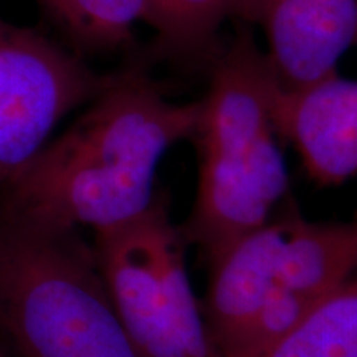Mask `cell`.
Masks as SVG:
<instances>
[{
    "instance_id": "obj_1",
    "label": "cell",
    "mask_w": 357,
    "mask_h": 357,
    "mask_svg": "<svg viewBox=\"0 0 357 357\" xmlns=\"http://www.w3.org/2000/svg\"><path fill=\"white\" fill-rule=\"evenodd\" d=\"M200 101L176 102L139 75L109 78L89 108L7 187L3 213L95 234L126 225L154 204L155 172L192 139Z\"/></svg>"
},
{
    "instance_id": "obj_2",
    "label": "cell",
    "mask_w": 357,
    "mask_h": 357,
    "mask_svg": "<svg viewBox=\"0 0 357 357\" xmlns=\"http://www.w3.org/2000/svg\"><path fill=\"white\" fill-rule=\"evenodd\" d=\"M0 337L17 357H142L75 229L0 215Z\"/></svg>"
},
{
    "instance_id": "obj_3",
    "label": "cell",
    "mask_w": 357,
    "mask_h": 357,
    "mask_svg": "<svg viewBox=\"0 0 357 357\" xmlns=\"http://www.w3.org/2000/svg\"><path fill=\"white\" fill-rule=\"evenodd\" d=\"M106 83L48 38L0 19V189L37 158L63 118Z\"/></svg>"
},
{
    "instance_id": "obj_4",
    "label": "cell",
    "mask_w": 357,
    "mask_h": 357,
    "mask_svg": "<svg viewBox=\"0 0 357 357\" xmlns=\"http://www.w3.org/2000/svg\"><path fill=\"white\" fill-rule=\"evenodd\" d=\"M197 151V194L178 231L212 268L231 245L271 220L288 190V171L276 132Z\"/></svg>"
},
{
    "instance_id": "obj_5",
    "label": "cell",
    "mask_w": 357,
    "mask_h": 357,
    "mask_svg": "<svg viewBox=\"0 0 357 357\" xmlns=\"http://www.w3.org/2000/svg\"><path fill=\"white\" fill-rule=\"evenodd\" d=\"M236 19L265 35L266 60L283 91L337 73L357 43V0H240Z\"/></svg>"
},
{
    "instance_id": "obj_6",
    "label": "cell",
    "mask_w": 357,
    "mask_h": 357,
    "mask_svg": "<svg viewBox=\"0 0 357 357\" xmlns=\"http://www.w3.org/2000/svg\"><path fill=\"white\" fill-rule=\"evenodd\" d=\"M151 208L126 225L98 231L93 250L111 301L141 356L189 357L153 265Z\"/></svg>"
},
{
    "instance_id": "obj_7",
    "label": "cell",
    "mask_w": 357,
    "mask_h": 357,
    "mask_svg": "<svg viewBox=\"0 0 357 357\" xmlns=\"http://www.w3.org/2000/svg\"><path fill=\"white\" fill-rule=\"evenodd\" d=\"M271 121L318 185H341L357 176V79L334 73L294 91L278 88Z\"/></svg>"
},
{
    "instance_id": "obj_8",
    "label": "cell",
    "mask_w": 357,
    "mask_h": 357,
    "mask_svg": "<svg viewBox=\"0 0 357 357\" xmlns=\"http://www.w3.org/2000/svg\"><path fill=\"white\" fill-rule=\"evenodd\" d=\"M289 215L270 220L231 245L211 270L205 324L222 357L235 354L276 283Z\"/></svg>"
},
{
    "instance_id": "obj_9",
    "label": "cell",
    "mask_w": 357,
    "mask_h": 357,
    "mask_svg": "<svg viewBox=\"0 0 357 357\" xmlns=\"http://www.w3.org/2000/svg\"><path fill=\"white\" fill-rule=\"evenodd\" d=\"M357 275V218L314 223L289 213L276 284L323 303Z\"/></svg>"
},
{
    "instance_id": "obj_10",
    "label": "cell",
    "mask_w": 357,
    "mask_h": 357,
    "mask_svg": "<svg viewBox=\"0 0 357 357\" xmlns=\"http://www.w3.org/2000/svg\"><path fill=\"white\" fill-rule=\"evenodd\" d=\"M263 357H357V281L326 298Z\"/></svg>"
},
{
    "instance_id": "obj_11",
    "label": "cell",
    "mask_w": 357,
    "mask_h": 357,
    "mask_svg": "<svg viewBox=\"0 0 357 357\" xmlns=\"http://www.w3.org/2000/svg\"><path fill=\"white\" fill-rule=\"evenodd\" d=\"M240 0H147L149 24L174 55H204L218 30L236 19Z\"/></svg>"
},
{
    "instance_id": "obj_12",
    "label": "cell",
    "mask_w": 357,
    "mask_h": 357,
    "mask_svg": "<svg viewBox=\"0 0 357 357\" xmlns=\"http://www.w3.org/2000/svg\"><path fill=\"white\" fill-rule=\"evenodd\" d=\"M83 43L113 48L128 42L137 22L149 20L147 0H42Z\"/></svg>"
},
{
    "instance_id": "obj_13",
    "label": "cell",
    "mask_w": 357,
    "mask_h": 357,
    "mask_svg": "<svg viewBox=\"0 0 357 357\" xmlns=\"http://www.w3.org/2000/svg\"><path fill=\"white\" fill-rule=\"evenodd\" d=\"M0 357H8V356H7V352L2 349V346H0Z\"/></svg>"
},
{
    "instance_id": "obj_14",
    "label": "cell",
    "mask_w": 357,
    "mask_h": 357,
    "mask_svg": "<svg viewBox=\"0 0 357 357\" xmlns=\"http://www.w3.org/2000/svg\"><path fill=\"white\" fill-rule=\"evenodd\" d=\"M352 280H354V281H357V275H356V276H354V278H352Z\"/></svg>"
}]
</instances>
